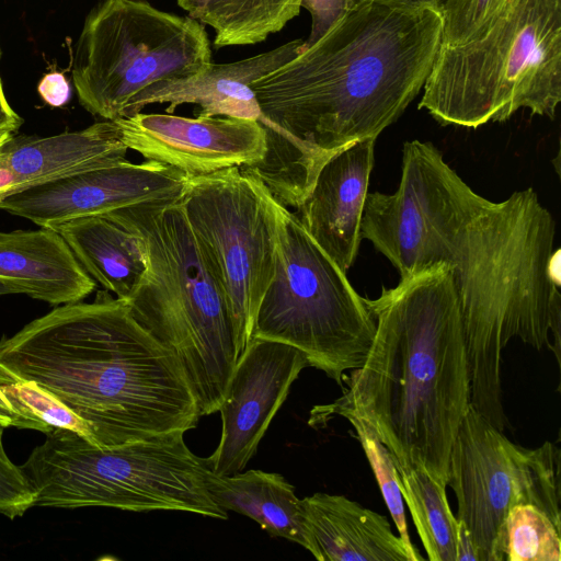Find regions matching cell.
<instances>
[{
	"mask_svg": "<svg viewBox=\"0 0 561 561\" xmlns=\"http://www.w3.org/2000/svg\"><path fill=\"white\" fill-rule=\"evenodd\" d=\"M400 278L444 263L456 288L470 404L493 426L510 425L502 401V351L514 337L556 355L561 294L556 221L531 188L495 203L477 194L428 141H405L393 194L367 193L360 222Z\"/></svg>",
	"mask_w": 561,
	"mask_h": 561,
	"instance_id": "obj_1",
	"label": "cell"
},
{
	"mask_svg": "<svg viewBox=\"0 0 561 561\" xmlns=\"http://www.w3.org/2000/svg\"><path fill=\"white\" fill-rule=\"evenodd\" d=\"M442 34L438 7L348 5L321 37L251 83L266 141L262 160L244 171L298 208L333 153L377 138L403 114L431 73Z\"/></svg>",
	"mask_w": 561,
	"mask_h": 561,
	"instance_id": "obj_2",
	"label": "cell"
},
{
	"mask_svg": "<svg viewBox=\"0 0 561 561\" xmlns=\"http://www.w3.org/2000/svg\"><path fill=\"white\" fill-rule=\"evenodd\" d=\"M2 380L34 381L81 419L100 447L184 434L201 419L178 357L107 290L3 336Z\"/></svg>",
	"mask_w": 561,
	"mask_h": 561,
	"instance_id": "obj_3",
	"label": "cell"
},
{
	"mask_svg": "<svg viewBox=\"0 0 561 561\" xmlns=\"http://www.w3.org/2000/svg\"><path fill=\"white\" fill-rule=\"evenodd\" d=\"M376 331L364 364L334 402L314 407L309 425L340 411L365 420L393 456L447 485L449 455L470 405L460 308L450 270L426 266L364 298Z\"/></svg>",
	"mask_w": 561,
	"mask_h": 561,
	"instance_id": "obj_4",
	"label": "cell"
},
{
	"mask_svg": "<svg viewBox=\"0 0 561 561\" xmlns=\"http://www.w3.org/2000/svg\"><path fill=\"white\" fill-rule=\"evenodd\" d=\"M137 234L147 270L125 300L135 320L180 360L201 416L218 412L238 359L222 293L178 199L105 215Z\"/></svg>",
	"mask_w": 561,
	"mask_h": 561,
	"instance_id": "obj_5",
	"label": "cell"
},
{
	"mask_svg": "<svg viewBox=\"0 0 561 561\" xmlns=\"http://www.w3.org/2000/svg\"><path fill=\"white\" fill-rule=\"evenodd\" d=\"M561 101V0H507L477 37L440 46L419 108L477 128L520 108L553 119Z\"/></svg>",
	"mask_w": 561,
	"mask_h": 561,
	"instance_id": "obj_6",
	"label": "cell"
},
{
	"mask_svg": "<svg viewBox=\"0 0 561 561\" xmlns=\"http://www.w3.org/2000/svg\"><path fill=\"white\" fill-rule=\"evenodd\" d=\"M183 436L100 447L56 428L20 467L36 494L34 506L183 511L227 519L207 490L204 458Z\"/></svg>",
	"mask_w": 561,
	"mask_h": 561,
	"instance_id": "obj_7",
	"label": "cell"
},
{
	"mask_svg": "<svg viewBox=\"0 0 561 561\" xmlns=\"http://www.w3.org/2000/svg\"><path fill=\"white\" fill-rule=\"evenodd\" d=\"M278 248L274 276L253 323L252 336L288 344L339 386L359 368L376 323L334 261L296 214L276 201Z\"/></svg>",
	"mask_w": 561,
	"mask_h": 561,
	"instance_id": "obj_8",
	"label": "cell"
},
{
	"mask_svg": "<svg viewBox=\"0 0 561 561\" xmlns=\"http://www.w3.org/2000/svg\"><path fill=\"white\" fill-rule=\"evenodd\" d=\"M211 62L199 22L146 0H102L87 16L73 58L81 105L115 121L144 89L197 73Z\"/></svg>",
	"mask_w": 561,
	"mask_h": 561,
	"instance_id": "obj_9",
	"label": "cell"
},
{
	"mask_svg": "<svg viewBox=\"0 0 561 561\" xmlns=\"http://www.w3.org/2000/svg\"><path fill=\"white\" fill-rule=\"evenodd\" d=\"M180 202L226 300L239 357L275 272L276 199L261 181L232 167L187 175Z\"/></svg>",
	"mask_w": 561,
	"mask_h": 561,
	"instance_id": "obj_10",
	"label": "cell"
},
{
	"mask_svg": "<svg viewBox=\"0 0 561 561\" xmlns=\"http://www.w3.org/2000/svg\"><path fill=\"white\" fill-rule=\"evenodd\" d=\"M560 467L558 445L515 444L469 405L449 455L447 485L478 561H505L504 523L517 504L537 506L561 527Z\"/></svg>",
	"mask_w": 561,
	"mask_h": 561,
	"instance_id": "obj_11",
	"label": "cell"
},
{
	"mask_svg": "<svg viewBox=\"0 0 561 561\" xmlns=\"http://www.w3.org/2000/svg\"><path fill=\"white\" fill-rule=\"evenodd\" d=\"M307 366L306 356L294 346L251 337L237 359L218 410L221 416L218 446L204 458L211 472L232 476L244 469L290 386Z\"/></svg>",
	"mask_w": 561,
	"mask_h": 561,
	"instance_id": "obj_12",
	"label": "cell"
},
{
	"mask_svg": "<svg viewBox=\"0 0 561 561\" xmlns=\"http://www.w3.org/2000/svg\"><path fill=\"white\" fill-rule=\"evenodd\" d=\"M187 174L149 161L119 163L30 186L0 203V209L43 228L105 216L138 204L178 199Z\"/></svg>",
	"mask_w": 561,
	"mask_h": 561,
	"instance_id": "obj_13",
	"label": "cell"
},
{
	"mask_svg": "<svg viewBox=\"0 0 561 561\" xmlns=\"http://www.w3.org/2000/svg\"><path fill=\"white\" fill-rule=\"evenodd\" d=\"M114 122L128 149L187 175L249 170L265 152V130L254 119L139 112Z\"/></svg>",
	"mask_w": 561,
	"mask_h": 561,
	"instance_id": "obj_14",
	"label": "cell"
},
{
	"mask_svg": "<svg viewBox=\"0 0 561 561\" xmlns=\"http://www.w3.org/2000/svg\"><path fill=\"white\" fill-rule=\"evenodd\" d=\"M376 139L357 140L333 153L297 208L307 232L344 273L353 265L362 241Z\"/></svg>",
	"mask_w": 561,
	"mask_h": 561,
	"instance_id": "obj_15",
	"label": "cell"
},
{
	"mask_svg": "<svg viewBox=\"0 0 561 561\" xmlns=\"http://www.w3.org/2000/svg\"><path fill=\"white\" fill-rule=\"evenodd\" d=\"M304 45V39H294L253 57L229 64L209 62L195 75L156 82L134 96L123 117L157 103L169 104L167 112L172 114L179 105L188 103L199 106L197 116L236 117L261 123L262 113L251 83L290 61Z\"/></svg>",
	"mask_w": 561,
	"mask_h": 561,
	"instance_id": "obj_16",
	"label": "cell"
},
{
	"mask_svg": "<svg viewBox=\"0 0 561 561\" xmlns=\"http://www.w3.org/2000/svg\"><path fill=\"white\" fill-rule=\"evenodd\" d=\"M311 554L319 561H422L387 517L344 495L317 492L301 500Z\"/></svg>",
	"mask_w": 561,
	"mask_h": 561,
	"instance_id": "obj_17",
	"label": "cell"
},
{
	"mask_svg": "<svg viewBox=\"0 0 561 561\" xmlns=\"http://www.w3.org/2000/svg\"><path fill=\"white\" fill-rule=\"evenodd\" d=\"M0 280L53 306L81 301L96 287L51 228L0 232Z\"/></svg>",
	"mask_w": 561,
	"mask_h": 561,
	"instance_id": "obj_18",
	"label": "cell"
},
{
	"mask_svg": "<svg viewBox=\"0 0 561 561\" xmlns=\"http://www.w3.org/2000/svg\"><path fill=\"white\" fill-rule=\"evenodd\" d=\"M127 150L116 123L104 119L54 136L13 134L0 147V157L30 187L119 163Z\"/></svg>",
	"mask_w": 561,
	"mask_h": 561,
	"instance_id": "obj_19",
	"label": "cell"
},
{
	"mask_svg": "<svg viewBox=\"0 0 561 561\" xmlns=\"http://www.w3.org/2000/svg\"><path fill=\"white\" fill-rule=\"evenodd\" d=\"M84 271L127 300L140 285L147 260L140 238L105 216L76 218L54 228Z\"/></svg>",
	"mask_w": 561,
	"mask_h": 561,
	"instance_id": "obj_20",
	"label": "cell"
},
{
	"mask_svg": "<svg viewBox=\"0 0 561 561\" xmlns=\"http://www.w3.org/2000/svg\"><path fill=\"white\" fill-rule=\"evenodd\" d=\"M206 486L220 508L245 515L271 535L311 551L301 500L280 474L249 470L232 476H218L209 470Z\"/></svg>",
	"mask_w": 561,
	"mask_h": 561,
	"instance_id": "obj_21",
	"label": "cell"
},
{
	"mask_svg": "<svg viewBox=\"0 0 561 561\" xmlns=\"http://www.w3.org/2000/svg\"><path fill=\"white\" fill-rule=\"evenodd\" d=\"M190 18L210 26L216 48L254 45L299 15L302 0H178Z\"/></svg>",
	"mask_w": 561,
	"mask_h": 561,
	"instance_id": "obj_22",
	"label": "cell"
},
{
	"mask_svg": "<svg viewBox=\"0 0 561 561\" xmlns=\"http://www.w3.org/2000/svg\"><path fill=\"white\" fill-rule=\"evenodd\" d=\"M396 465V463H394ZM399 488L430 561H456L458 519L446 486L416 467L396 465Z\"/></svg>",
	"mask_w": 561,
	"mask_h": 561,
	"instance_id": "obj_23",
	"label": "cell"
},
{
	"mask_svg": "<svg viewBox=\"0 0 561 561\" xmlns=\"http://www.w3.org/2000/svg\"><path fill=\"white\" fill-rule=\"evenodd\" d=\"M561 527L533 504L513 506L504 523L505 561H560Z\"/></svg>",
	"mask_w": 561,
	"mask_h": 561,
	"instance_id": "obj_24",
	"label": "cell"
},
{
	"mask_svg": "<svg viewBox=\"0 0 561 561\" xmlns=\"http://www.w3.org/2000/svg\"><path fill=\"white\" fill-rule=\"evenodd\" d=\"M0 388L21 416L23 430L47 434L56 428H66L93 444L84 422L34 381L2 380Z\"/></svg>",
	"mask_w": 561,
	"mask_h": 561,
	"instance_id": "obj_25",
	"label": "cell"
},
{
	"mask_svg": "<svg viewBox=\"0 0 561 561\" xmlns=\"http://www.w3.org/2000/svg\"><path fill=\"white\" fill-rule=\"evenodd\" d=\"M336 415L346 419L354 427L355 435L374 472L399 536L412 551L419 552L409 536L393 456L365 420L350 411H340Z\"/></svg>",
	"mask_w": 561,
	"mask_h": 561,
	"instance_id": "obj_26",
	"label": "cell"
},
{
	"mask_svg": "<svg viewBox=\"0 0 561 561\" xmlns=\"http://www.w3.org/2000/svg\"><path fill=\"white\" fill-rule=\"evenodd\" d=\"M507 0H444L442 45H457L480 35Z\"/></svg>",
	"mask_w": 561,
	"mask_h": 561,
	"instance_id": "obj_27",
	"label": "cell"
},
{
	"mask_svg": "<svg viewBox=\"0 0 561 561\" xmlns=\"http://www.w3.org/2000/svg\"><path fill=\"white\" fill-rule=\"evenodd\" d=\"M4 428L0 425V514L14 519L34 506L36 494L21 467L5 453L2 440Z\"/></svg>",
	"mask_w": 561,
	"mask_h": 561,
	"instance_id": "obj_28",
	"label": "cell"
},
{
	"mask_svg": "<svg viewBox=\"0 0 561 561\" xmlns=\"http://www.w3.org/2000/svg\"><path fill=\"white\" fill-rule=\"evenodd\" d=\"M347 0H302V7L311 15V32L305 44L321 37L348 8Z\"/></svg>",
	"mask_w": 561,
	"mask_h": 561,
	"instance_id": "obj_29",
	"label": "cell"
},
{
	"mask_svg": "<svg viewBox=\"0 0 561 561\" xmlns=\"http://www.w3.org/2000/svg\"><path fill=\"white\" fill-rule=\"evenodd\" d=\"M37 91L44 102L53 107L65 105L71 95L67 78L58 71L46 73L39 81Z\"/></svg>",
	"mask_w": 561,
	"mask_h": 561,
	"instance_id": "obj_30",
	"label": "cell"
},
{
	"mask_svg": "<svg viewBox=\"0 0 561 561\" xmlns=\"http://www.w3.org/2000/svg\"><path fill=\"white\" fill-rule=\"evenodd\" d=\"M25 188L26 185L0 157V203Z\"/></svg>",
	"mask_w": 561,
	"mask_h": 561,
	"instance_id": "obj_31",
	"label": "cell"
},
{
	"mask_svg": "<svg viewBox=\"0 0 561 561\" xmlns=\"http://www.w3.org/2000/svg\"><path fill=\"white\" fill-rule=\"evenodd\" d=\"M23 119L10 106L2 88L0 79V129L10 130L15 133L22 125Z\"/></svg>",
	"mask_w": 561,
	"mask_h": 561,
	"instance_id": "obj_32",
	"label": "cell"
},
{
	"mask_svg": "<svg viewBox=\"0 0 561 561\" xmlns=\"http://www.w3.org/2000/svg\"><path fill=\"white\" fill-rule=\"evenodd\" d=\"M0 425L23 428V421L0 388Z\"/></svg>",
	"mask_w": 561,
	"mask_h": 561,
	"instance_id": "obj_33",
	"label": "cell"
},
{
	"mask_svg": "<svg viewBox=\"0 0 561 561\" xmlns=\"http://www.w3.org/2000/svg\"><path fill=\"white\" fill-rule=\"evenodd\" d=\"M458 524L459 527L456 561H478L474 547L466 528L459 522Z\"/></svg>",
	"mask_w": 561,
	"mask_h": 561,
	"instance_id": "obj_34",
	"label": "cell"
},
{
	"mask_svg": "<svg viewBox=\"0 0 561 561\" xmlns=\"http://www.w3.org/2000/svg\"><path fill=\"white\" fill-rule=\"evenodd\" d=\"M348 1V4H354V3H357L359 1H364V0H347ZM385 1H394V2H401V3H408V4H430V5H434V7H438L440 8L442 3L444 2V0H385Z\"/></svg>",
	"mask_w": 561,
	"mask_h": 561,
	"instance_id": "obj_35",
	"label": "cell"
},
{
	"mask_svg": "<svg viewBox=\"0 0 561 561\" xmlns=\"http://www.w3.org/2000/svg\"><path fill=\"white\" fill-rule=\"evenodd\" d=\"M8 294H18L14 288L0 280V296Z\"/></svg>",
	"mask_w": 561,
	"mask_h": 561,
	"instance_id": "obj_36",
	"label": "cell"
},
{
	"mask_svg": "<svg viewBox=\"0 0 561 561\" xmlns=\"http://www.w3.org/2000/svg\"><path fill=\"white\" fill-rule=\"evenodd\" d=\"M14 133L5 129H0V147L13 135Z\"/></svg>",
	"mask_w": 561,
	"mask_h": 561,
	"instance_id": "obj_37",
	"label": "cell"
}]
</instances>
